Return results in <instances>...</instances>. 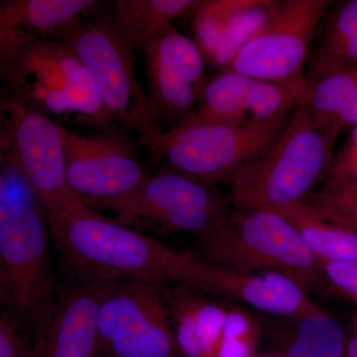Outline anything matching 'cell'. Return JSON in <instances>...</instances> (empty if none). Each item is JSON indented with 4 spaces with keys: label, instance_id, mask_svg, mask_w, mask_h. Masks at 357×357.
Masks as SVG:
<instances>
[{
    "label": "cell",
    "instance_id": "1",
    "mask_svg": "<svg viewBox=\"0 0 357 357\" xmlns=\"http://www.w3.org/2000/svg\"><path fill=\"white\" fill-rule=\"evenodd\" d=\"M4 95L60 126L103 130L114 121L93 77L64 41L36 40L0 67Z\"/></svg>",
    "mask_w": 357,
    "mask_h": 357
},
{
    "label": "cell",
    "instance_id": "2",
    "mask_svg": "<svg viewBox=\"0 0 357 357\" xmlns=\"http://www.w3.org/2000/svg\"><path fill=\"white\" fill-rule=\"evenodd\" d=\"M340 132L314 126L305 107L298 105L278 139L234 178L230 204L236 210L273 211L306 201L330 172Z\"/></svg>",
    "mask_w": 357,
    "mask_h": 357
},
{
    "label": "cell",
    "instance_id": "3",
    "mask_svg": "<svg viewBox=\"0 0 357 357\" xmlns=\"http://www.w3.org/2000/svg\"><path fill=\"white\" fill-rule=\"evenodd\" d=\"M199 239V257L211 264L250 273L278 272L306 292L328 283L316 256L276 211L232 208Z\"/></svg>",
    "mask_w": 357,
    "mask_h": 357
},
{
    "label": "cell",
    "instance_id": "4",
    "mask_svg": "<svg viewBox=\"0 0 357 357\" xmlns=\"http://www.w3.org/2000/svg\"><path fill=\"white\" fill-rule=\"evenodd\" d=\"M64 42L93 77L114 121L137 132L143 146L163 132L136 79L139 39L114 13L81 21Z\"/></svg>",
    "mask_w": 357,
    "mask_h": 357
},
{
    "label": "cell",
    "instance_id": "5",
    "mask_svg": "<svg viewBox=\"0 0 357 357\" xmlns=\"http://www.w3.org/2000/svg\"><path fill=\"white\" fill-rule=\"evenodd\" d=\"M294 112L241 126H178L145 148L163 159L169 170L215 187L230 185L244 167L278 139Z\"/></svg>",
    "mask_w": 357,
    "mask_h": 357
},
{
    "label": "cell",
    "instance_id": "6",
    "mask_svg": "<svg viewBox=\"0 0 357 357\" xmlns=\"http://www.w3.org/2000/svg\"><path fill=\"white\" fill-rule=\"evenodd\" d=\"M0 279L2 296L34 330L37 342L56 306L48 232L39 211L21 199L0 202Z\"/></svg>",
    "mask_w": 357,
    "mask_h": 357
},
{
    "label": "cell",
    "instance_id": "7",
    "mask_svg": "<svg viewBox=\"0 0 357 357\" xmlns=\"http://www.w3.org/2000/svg\"><path fill=\"white\" fill-rule=\"evenodd\" d=\"M0 150L46 218L83 203L68 185L63 126L6 95L0 102Z\"/></svg>",
    "mask_w": 357,
    "mask_h": 357
},
{
    "label": "cell",
    "instance_id": "8",
    "mask_svg": "<svg viewBox=\"0 0 357 357\" xmlns=\"http://www.w3.org/2000/svg\"><path fill=\"white\" fill-rule=\"evenodd\" d=\"M109 211L122 225L142 232L208 234L231 213L229 197L215 185L204 184L169 169L148 175L130 194L96 206Z\"/></svg>",
    "mask_w": 357,
    "mask_h": 357
},
{
    "label": "cell",
    "instance_id": "9",
    "mask_svg": "<svg viewBox=\"0 0 357 357\" xmlns=\"http://www.w3.org/2000/svg\"><path fill=\"white\" fill-rule=\"evenodd\" d=\"M330 0H275L271 15L225 70L287 86L299 105L310 50Z\"/></svg>",
    "mask_w": 357,
    "mask_h": 357
},
{
    "label": "cell",
    "instance_id": "10",
    "mask_svg": "<svg viewBox=\"0 0 357 357\" xmlns=\"http://www.w3.org/2000/svg\"><path fill=\"white\" fill-rule=\"evenodd\" d=\"M100 347L112 357H176L159 282L116 279L98 317Z\"/></svg>",
    "mask_w": 357,
    "mask_h": 357
},
{
    "label": "cell",
    "instance_id": "11",
    "mask_svg": "<svg viewBox=\"0 0 357 357\" xmlns=\"http://www.w3.org/2000/svg\"><path fill=\"white\" fill-rule=\"evenodd\" d=\"M70 189L95 210L130 194L148 177L132 142L114 128L83 133L63 126Z\"/></svg>",
    "mask_w": 357,
    "mask_h": 357
},
{
    "label": "cell",
    "instance_id": "12",
    "mask_svg": "<svg viewBox=\"0 0 357 357\" xmlns=\"http://www.w3.org/2000/svg\"><path fill=\"white\" fill-rule=\"evenodd\" d=\"M141 52L155 119L178 126L197 107L210 82L203 53L196 42L181 34L172 23L145 40Z\"/></svg>",
    "mask_w": 357,
    "mask_h": 357
},
{
    "label": "cell",
    "instance_id": "13",
    "mask_svg": "<svg viewBox=\"0 0 357 357\" xmlns=\"http://www.w3.org/2000/svg\"><path fill=\"white\" fill-rule=\"evenodd\" d=\"M298 105L297 96L287 86L222 70L210 79L197 107L178 126H241L276 119Z\"/></svg>",
    "mask_w": 357,
    "mask_h": 357
},
{
    "label": "cell",
    "instance_id": "14",
    "mask_svg": "<svg viewBox=\"0 0 357 357\" xmlns=\"http://www.w3.org/2000/svg\"><path fill=\"white\" fill-rule=\"evenodd\" d=\"M116 279L84 275L56 303L46 332L35 342L33 357H93L100 349L98 317Z\"/></svg>",
    "mask_w": 357,
    "mask_h": 357
},
{
    "label": "cell",
    "instance_id": "15",
    "mask_svg": "<svg viewBox=\"0 0 357 357\" xmlns=\"http://www.w3.org/2000/svg\"><path fill=\"white\" fill-rule=\"evenodd\" d=\"M274 0H199L190 14L195 42L211 66L225 70L264 25Z\"/></svg>",
    "mask_w": 357,
    "mask_h": 357
},
{
    "label": "cell",
    "instance_id": "16",
    "mask_svg": "<svg viewBox=\"0 0 357 357\" xmlns=\"http://www.w3.org/2000/svg\"><path fill=\"white\" fill-rule=\"evenodd\" d=\"M93 0H4L0 3V67L36 40L65 41Z\"/></svg>",
    "mask_w": 357,
    "mask_h": 357
},
{
    "label": "cell",
    "instance_id": "17",
    "mask_svg": "<svg viewBox=\"0 0 357 357\" xmlns=\"http://www.w3.org/2000/svg\"><path fill=\"white\" fill-rule=\"evenodd\" d=\"M357 67V0L328 7L312 41L306 67V83L328 73Z\"/></svg>",
    "mask_w": 357,
    "mask_h": 357
},
{
    "label": "cell",
    "instance_id": "18",
    "mask_svg": "<svg viewBox=\"0 0 357 357\" xmlns=\"http://www.w3.org/2000/svg\"><path fill=\"white\" fill-rule=\"evenodd\" d=\"M170 300L178 351L188 357H215L227 310L202 300L183 284Z\"/></svg>",
    "mask_w": 357,
    "mask_h": 357
},
{
    "label": "cell",
    "instance_id": "19",
    "mask_svg": "<svg viewBox=\"0 0 357 357\" xmlns=\"http://www.w3.org/2000/svg\"><path fill=\"white\" fill-rule=\"evenodd\" d=\"M295 227L317 259L357 261V232L319 217L306 202L273 210Z\"/></svg>",
    "mask_w": 357,
    "mask_h": 357
},
{
    "label": "cell",
    "instance_id": "20",
    "mask_svg": "<svg viewBox=\"0 0 357 357\" xmlns=\"http://www.w3.org/2000/svg\"><path fill=\"white\" fill-rule=\"evenodd\" d=\"M357 98V67L328 73L307 84L301 102L314 126L333 128L342 110Z\"/></svg>",
    "mask_w": 357,
    "mask_h": 357
},
{
    "label": "cell",
    "instance_id": "21",
    "mask_svg": "<svg viewBox=\"0 0 357 357\" xmlns=\"http://www.w3.org/2000/svg\"><path fill=\"white\" fill-rule=\"evenodd\" d=\"M299 321L284 357H345L347 338L335 319L321 312Z\"/></svg>",
    "mask_w": 357,
    "mask_h": 357
},
{
    "label": "cell",
    "instance_id": "22",
    "mask_svg": "<svg viewBox=\"0 0 357 357\" xmlns=\"http://www.w3.org/2000/svg\"><path fill=\"white\" fill-rule=\"evenodd\" d=\"M194 0H119L115 2L114 14L130 28L139 39L145 40L158 31L173 18L191 13Z\"/></svg>",
    "mask_w": 357,
    "mask_h": 357
},
{
    "label": "cell",
    "instance_id": "23",
    "mask_svg": "<svg viewBox=\"0 0 357 357\" xmlns=\"http://www.w3.org/2000/svg\"><path fill=\"white\" fill-rule=\"evenodd\" d=\"M258 340L259 330L250 314L239 310H227L215 357L253 356Z\"/></svg>",
    "mask_w": 357,
    "mask_h": 357
},
{
    "label": "cell",
    "instance_id": "24",
    "mask_svg": "<svg viewBox=\"0 0 357 357\" xmlns=\"http://www.w3.org/2000/svg\"><path fill=\"white\" fill-rule=\"evenodd\" d=\"M24 323L17 314H4L0 319V357H33L35 344L28 340L21 326Z\"/></svg>",
    "mask_w": 357,
    "mask_h": 357
},
{
    "label": "cell",
    "instance_id": "25",
    "mask_svg": "<svg viewBox=\"0 0 357 357\" xmlns=\"http://www.w3.org/2000/svg\"><path fill=\"white\" fill-rule=\"evenodd\" d=\"M317 260L328 283L340 295L357 304V261L333 262Z\"/></svg>",
    "mask_w": 357,
    "mask_h": 357
},
{
    "label": "cell",
    "instance_id": "26",
    "mask_svg": "<svg viewBox=\"0 0 357 357\" xmlns=\"http://www.w3.org/2000/svg\"><path fill=\"white\" fill-rule=\"evenodd\" d=\"M309 204L319 217L357 232V201L321 206Z\"/></svg>",
    "mask_w": 357,
    "mask_h": 357
},
{
    "label": "cell",
    "instance_id": "27",
    "mask_svg": "<svg viewBox=\"0 0 357 357\" xmlns=\"http://www.w3.org/2000/svg\"><path fill=\"white\" fill-rule=\"evenodd\" d=\"M357 160V126L354 128L349 142L342 150L340 155L333 160L330 169V178L340 177L347 172Z\"/></svg>",
    "mask_w": 357,
    "mask_h": 357
},
{
    "label": "cell",
    "instance_id": "28",
    "mask_svg": "<svg viewBox=\"0 0 357 357\" xmlns=\"http://www.w3.org/2000/svg\"><path fill=\"white\" fill-rule=\"evenodd\" d=\"M357 126V98L352 100L342 114L338 115L333 123V128L338 129L340 131L347 128H356Z\"/></svg>",
    "mask_w": 357,
    "mask_h": 357
},
{
    "label": "cell",
    "instance_id": "29",
    "mask_svg": "<svg viewBox=\"0 0 357 357\" xmlns=\"http://www.w3.org/2000/svg\"><path fill=\"white\" fill-rule=\"evenodd\" d=\"M345 357H357V335L347 340V347H345Z\"/></svg>",
    "mask_w": 357,
    "mask_h": 357
},
{
    "label": "cell",
    "instance_id": "30",
    "mask_svg": "<svg viewBox=\"0 0 357 357\" xmlns=\"http://www.w3.org/2000/svg\"><path fill=\"white\" fill-rule=\"evenodd\" d=\"M354 330H356V335H357V314L356 319H354Z\"/></svg>",
    "mask_w": 357,
    "mask_h": 357
},
{
    "label": "cell",
    "instance_id": "31",
    "mask_svg": "<svg viewBox=\"0 0 357 357\" xmlns=\"http://www.w3.org/2000/svg\"><path fill=\"white\" fill-rule=\"evenodd\" d=\"M251 357H284V356H253Z\"/></svg>",
    "mask_w": 357,
    "mask_h": 357
}]
</instances>
